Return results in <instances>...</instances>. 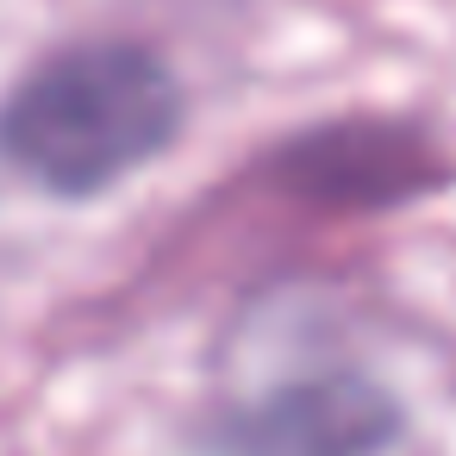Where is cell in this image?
<instances>
[{
    "label": "cell",
    "mask_w": 456,
    "mask_h": 456,
    "mask_svg": "<svg viewBox=\"0 0 456 456\" xmlns=\"http://www.w3.org/2000/svg\"><path fill=\"white\" fill-rule=\"evenodd\" d=\"M394 412L362 381H300L244 406L225 431V456H375Z\"/></svg>",
    "instance_id": "cell-2"
},
{
    "label": "cell",
    "mask_w": 456,
    "mask_h": 456,
    "mask_svg": "<svg viewBox=\"0 0 456 456\" xmlns=\"http://www.w3.org/2000/svg\"><path fill=\"white\" fill-rule=\"evenodd\" d=\"M182 126L175 76L138 45H76L38 63L0 107V157L51 194H101Z\"/></svg>",
    "instance_id": "cell-1"
}]
</instances>
